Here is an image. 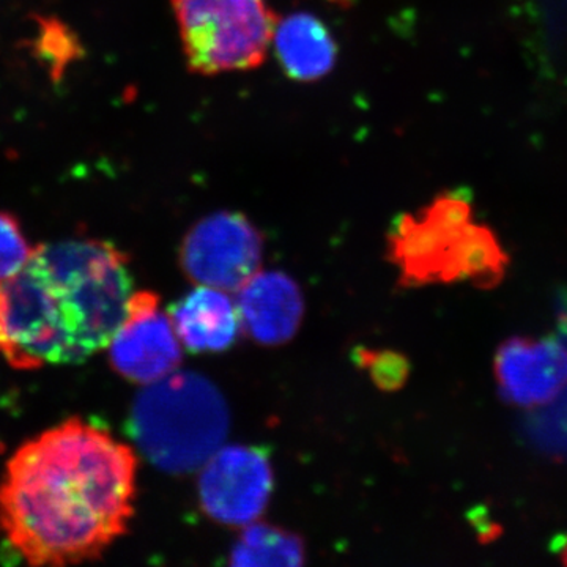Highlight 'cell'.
<instances>
[{"label":"cell","mask_w":567,"mask_h":567,"mask_svg":"<svg viewBox=\"0 0 567 567\" xmlns=\"http://www.w3.org/2000/svg\"><path fill=\"white\" fill-rule=\"evenodd\" d=\"M136 477L132 446L71 417L10 457L0 481V532L31 566L93 561L128 529Z\"/></svg>","instance_id":"obj_1"},{"label":"cell","mask_w":567,"mask_h":567,"mask_svg":"<svg viewBox=\"0 0 567 567\" xmlns=\"http://www.w3.org/2000/svg\"><path fill=\"white\" fill-rule=\"evenodd\" d=\"M134 292L128 256L110 241L41 245L0 286V353L22 371L85 363L107 349Z\"/></svg>","instance_id":"obj_2"},{"label":"cell","mask_w":567,"mask_h":567,"mask_svg":"<svg viewBox=\"0 0 567 567\" xmlns=\"http://www.w3.org/2000/svg\"><path fill=\"white\" fill-rule=\"evenodd\" d=\"M388 257L405 289L461 281L494 289L509 265L494 230L475 223L472 203L458 192L399 215L388 234Z\"/></svg>","instance_id":"obj_3"},{"label":"cell","mask_w":567,"mask_h":567,"mask_svg":"<svg viewBox=\"0 0 567 567\" xmlns=\"http://www.w3.org/2000/svg\"><path fill=\"white\" fill-rule=\"evenodd\" d=\"M130 431L153 465L174 475L200 468L223 446L229 409L221 391L196 372H177L137 395Z\"/></svg>","instance_id":"obj_4"},{"label":"cell","mask_w":567,"mask_h":567,"mask_svg":"<svg viewBox=\"0 0 567 567\" xmlns=\"http://www.w3.org/2000/svg\"><path fill=\"white\" fill-rule=\"evenodd\" d=\"M183 55L194 74L259 69L279 17L267 0H171Z\"/></svg>","instance_id":"obj_5"},{"label":"cell","mask_w":567,"mask_h":567,"mask_svg":"<svg viewBox=\"0 0 567 567\" xmlns=\"http://www.w3.org/2000/svg\"><path fill=\"white\" fill-rule=\"evenodd\" d=\"M264 235L238 212L199 219L181 245L182 270L197 286L234 292L260 270Z\"/></svg>","instance_id":"obj_6"},{"label":"cell","mask_w":567,"mask_h":567,"mask_svg":"<svg viewBox=\"0 0 567 567\" xmlns=\"http://www.w3.org/2000/svg\"><path fill=\"white\" fill-rule=\"evenodd\" d=\"M274 486V466L265 450L238 445L221 446L205 462L197 491L208 517L245 527L262 516Z\"/></svg>","instance_id":"obj_7"},{"label":"cell","mask_w":567,"mask_h":567,"mask_svg":"<svg viewBox=\"0 0 567 567\" xmlns=\"http://www.w3.org/2000/svg\"><path fill=\"white\" fill-rule=\"evenodd\" d=\"M107 350L115 372L142 386L174 374L182 363V344L171 317L159 311L158 295L148 290L133 293Z\"/></svg>","instance_id":"obj_8"},{"label":"cell","mask_w":567,"mask_h":567,"mask_svg":"<svg viewBox=\"0 0 567 567\" xmlns=\"http://www.w3.org/2000/svg\"><path fill=\"white\" fill-rule=\"evenodd\" d=\"M494 364L503 401L520 409L550 404L567 386V347L555 338L507 339Z\"/></svg>","instance_id":"obj_9"},{"label":"cell","mask_w":567,"mask_h":567,"mask_svg":"<svg viewBox=\"0 0 567 567\" xmlns=\"http://www.w3.org/2000/svg\"><path fill=\"white\" fill-rule=\"evenodd\" d=\"M241 328L252 341L281 346L297 334L305 315L300 286L282 271H257L237 290Z\"/></svg>","instance_id":"obj_10"},{"label":"cell","mask_w":567,"mask_h":567,"mask_svg":"<svg viewBox=\"0 0 567 567\" xmlns=\"http://www.w3.org/2000/svg\"><path fill=\"white\" fill-rule=\"evenodd\" d=\"M178 341L192 353H223L237 342L240 316L224 290L199 286L171 308Z\"/></svg>","instance_id":"obj_11"},{"label":"cell","mask_w":567,"mask_h":567,"mask_svg":"<svg viewBox=\"0 0 567 567\" xmlns=\"http://www.w3.org/2000/svg\"><path fill=\"white\" fill-rule=\"evenodd\" d=\"M274 44L278 61L290 80H322L338 62V44L330 29L308 11L279 18Z\"/></svg>","instance_id":"obj_12"},{"label":"cell","mask_w":567,"mask_h":567,"mask_svg":"<svg viewBox=\"0 0 567 567\" xmlns=\"http://www.w3.org/2000/svg\"><path fill=\"white\" fill-rule=\"evenodd\" d=\"M306 561L305 540L287 529L268 524L245 525L230 550V566H301Z\"/></svg>","instance_id":"obj_13"},{"label":"cell","mask_w":567,"mask_h":567,"mask_svg":"<svg viewBox=\"0 0 567 567\" xmlns=\"http://www.w3.org/2000/svg\"><path fill=\"white\" fill-rule=\"evenodd\" d=\"M354 360L369 372L372 382L383 391L401 390L409 377V361L404 354L393 350H372L363 347L354 350Z\"/></svg>","instance_id":"obj_14"},{"label":"cell","mask_w":567,"mask_h":567,"mask_svg":"<svg viewBox=\"0 0 567 567\" xmlns=\"http://www.w3.org/2000/svg\"><path fill=\"white\" fill-rule=\"evenodd\" d=\"M31 254L21 224L10 213L0 212V286L20 274Z\"/></svg>","instance_id":"obj_15"},{"label":"cell","mask_w":567,"mask_h":567,"mask_svg":"<svg viewBox=\"0 0 567 567\" xmlns=\"http://www.w3.org/2000/svg\"><path fill=\"white\" fill-rule=\"evenodd\" d=\"M555 550H557L558 557L561 558V561L567 565V535L558 537L557 543H555Z\"/></svg>","instance_id":"obj_16"}]
</instances>
